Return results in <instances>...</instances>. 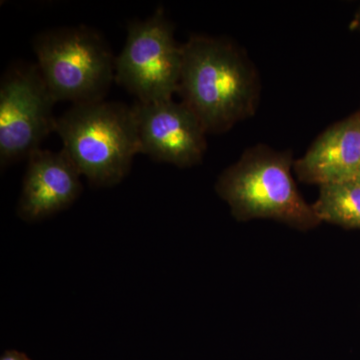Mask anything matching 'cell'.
<instances>
[{"instance_id":"cell-6","label":"cell","mask_w":360,"mask_h":360,"mask_svg":"<svg viewBox=\"0 0 360 360\" xmlns=\"http://www.w3.org/2000/svg\"><path fill=\"white\" fill-rule=\"evenodd\" d=\"M56 103L39 66L8 68L0 82V165L6 167L40 149L56 132Z\"/></svg>"},{"instance_id":"cell-11","label":"cell","mask_w":360,"mask_h":360,"mask_svg":"<svg viewBox=\"0 0 360 360\" xmlns=\"http://www.w3.org/2000/svg\"><path fill=\"white\" fill-rule=\"evenodd\" d=\"M0 360H32L26 356L22 352H16V350H7L0 357Z\"/></svg>"},{"instance_id":"cell-1","label":"cell","mask_w":360,"mask_h":360,"mask_svg":"<svg viewBox=\"0 0 360 360\" xmlns=\"http://www.w3.org/2000/svg\"><path fill=\"white\" fill-rule=\"evenodd\" d=\"M182 52L179 94L207 134H224L255 115L259 77L238 45L195 34L182 44Z\"/></svg>"},{"instance_id":"cell-7","label":"cell","mask_w":360,"mask_h":360,"mask_svg":"<svg viewBox=\"0 0 360 360\" xmlns=\"http://www.w3.org/2000/svg\"><path fill=\"white\" fill-rule=\"evenodd\" d=\"M141 153L179 167L198 165L205 156L206 130L191 108L174 99L132 105Z\"/></svg>"},{"instance_id":"cell-3","label":"cell","mask_w":360,"mask_h":360,"mask_svg":"<svg viewBox=\"0 0 360 360\" xmlns=\"http://www.w3.org/2000/svg\"><path fill=\"white\" fill-rule=\"evenodd\" d=\"M56 132L80 174L96 186L122 181L141 153L134 108L105 99L75 104L56 117Z\"/></svg>"},{"instance_id":"cell-9","label":"cell","mask_w":360,"mask_h":360,"mask_svg":"<svg viewBox=\"0 0 360 360\" xmlns=\"http://www.w3.org/2000/svg\"><path fill=\"white\" fill-rule=\"evenodd\" d=\"M304 184H338L356 179L360 172V111L329 127L304 155L293 163Z\"/></svg>"},{"instance_id":"cell-5","label":"cell","mask_w":360,"mask_h":360,"mask_svg":"<svg viewBox=\"0 0 360 360\" xmlns=\"http://www.w3.org/2000/svg\"><path fill=\"white\" fill-rule=\"evenodd\" d=\"M182 59L174 25L158 8L148 20L129 23L124 46L115 58V82L139 103L170 101L179 94Z\"/></svg>"},{"instance_id":"cell-12","label":"cell","mask_w":360,"mask_h":360,"mask_svg":"<svg viewBox=\"0 0 360 360\" xmlns=\"http://www.w3.org/2000/svg\"><path fill=\"white\" fill-rule=\"evenodd\" d=\"M354 26L357 30H360V9L359 13H356V18L354 20Z\"/></svg>"},{"instance_id":"cell-10","label":"cell","mask_w":360,"mask_h":360,"mask_svg":"<svg viewBox=\"0 0 360 360\" xmlns=\"http://www.w3.org/2000/svg\"><path fill=\"white\" fill-rule=\"evenodd\" d=\"M319 187V198L312 205L319 219L345 229H360V179Z\"/></svg>"},{"instance_id":"cell-8","label":"cell","mask_w":360,"mask_h":360,"mask_svg":"<svg viewBox=\"0 0 360 360\" xmlns=\"http://www.w3.org/2000/svg\"><path fill=\"white\" fill-rule=\"evenodd\" d=\"M18 213L25 221H39L65 210L82 193L79 170L63 149H39L27 158Z\"/></svg>"},{"instance_id":"cell-14","label":"cell","mask_w":360,"mask_h":360,"mask_svg":"<svg viewBox=\"0 0 360 360\" xmlns=\"http://www.w3.org/2000/svg\"><path fill=\"white\" fill-rule=\"evenodd\" d=\"M359 111H360V110H359Z\"/></svg>"},{"instance_id":"cell-13","label":"cell","mask_w":360,"mask_h":360,"mask_svg":"<svg viewBox=\"0 0 360 360\" xmlns=\"http://www.w3.org/2000/svg\"><path fill=\"white\" fill-rule=\"evenodd\" d=\"M357 179H360V172H359V175H357Z\"/></svg>"},{"instance_id":"cell-4","label":"cell","mask_w":360,"mask_h":360,"mask_svg":"<svg viewBox=\"0 0 360 360\" xmlns=\"http://www.w3.org/2000/svg\"><path fill=\"white\" fill-rule=\"evenodd\" d=\"M32 45L56 103L75 105L105 99L115 80V58L96 30L84 25L54 28L37 35Z\"/></svg>"},{"instance_id":"cell-2","label":"cell","mask_w":360,"mask_h":360,"mask_svg":"<svg viewBox=\"0 0 360 360\" xmlns=\"http://www.w3.org/2000/svg\"><path fill=\"white\" fill-rule=\"evenodd\" d=\"M293 163L290 150L258 144L220 174L215 189L238 221L270 219L309 231L321 221L298 191Z\"/></svg>"}]
</instances>
